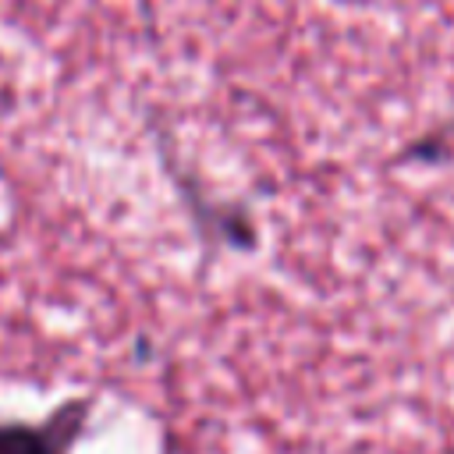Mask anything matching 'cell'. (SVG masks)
<instances>
[{
	"label": "cell",
	"instance_id": "6da1fadb",
	"mask_svg": "<svg viewBox=\"0 0 454 454\" xmlns=\"http://www.w3.org/2000/svg\"><path fill=\"white\" fill-rule=\"evenodd\" d=\"M92 401L60 404L46 422H0V454H67L85 426Z\"/></svg>",
	"mask_w": 454,
	"mask_h": 454
}]
</instances>
